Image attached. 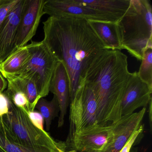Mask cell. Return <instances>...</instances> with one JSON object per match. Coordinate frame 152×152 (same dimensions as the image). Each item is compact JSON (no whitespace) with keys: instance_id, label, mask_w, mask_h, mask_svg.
I'll use <instances>...</instances> for the list:
<instances>
[{"instance_id":"24","label":"cell","mask_w":152,"mask_h":152,"mask_svg":"<svg viewBox=\"0 0 152 152\" xmlns=\"http://www.w3.org/2000/svg\"><path fill=\"white\" fill-rule=\"evenodd\" d=\"M9 99L4 93H0V117L7 114L9 111Z\"/></svg>"},{"instance_id":"18","label":"cell","mask_w":152,"mask_h":152,"mask_svg":"<svg viewBox=\"0 0 152 152\" xmlns=\"http://www.w3.org/2000/svg\"><path fill=\"white\" fill-rule=\"evenodd\" d=\"M35 109H37L43 116L46 124V130L49 131L52 121L58 116L60 112L56 97L54 95L50 101L41 98L38 101Z\"/></svg>"},{"instance_id":"21","label":"cell","mask_w":152,"mask_h":152,"mask_svg":"<svg viewBox=\"0 0 152 152\" xmlns=\"http://www.w3.org/2000/svg\"><path fill=\"white\" fill-rule=\"evenodd\" d=\"M20 0H0V28Z\"/></svg>"},{"instance_id":"22","label":"cell","mask_w":152,"mask_h":152,"mask_svg":"<svg viewBox=\"0 0 152 152\" xmlns=\"http://www.w3.org/2000/svg\"><path fill=\"white\" fill-rule=\"evenodd\" d=\"M144 130V126L141 124L139 128L135 131L124 146L120 152H130L132 147L136 143H137L139 139L141 138V136Z\"/></svg>"},{"instance_id":"27","label":"cell","mask_w":152,"mask_h":152,"mask_svg":"<svg viewBox=\"0 0 152 152\" xmlns=\"http://www.w3.org/2000/svg\"><path fill=\"white\" fill-rule=\"evenodd\" d=\"M0 152H7L4 149L2 148L0 146Z\"/></svg>"},{"instance_id":"7","label":"cell","mask_w":152,"mask_h":152,"mask_svg":"<svg viewBox=\"0 0 152 152\" xmlns=\"http://www.w3.org/2000/svg\"><path fill=\"white\" fill-rule=\"evenodd\" d=\"M146 107L131 114L123 115L110 124L107 140L97 152H120L133 132L141 125Z\"/></svg>"},{"instance_id":"19","label":"cell","mask_w":152,"mask_h":152,"mask_svg":"<svg viewBox=\"0 0 152 152\" xmlns=\"http://www.w3.org/2000/svg\"><path fill=\"white\" fill-rule=\"evenodd\" d=\"M17 76L19 78L24 91L27 96L29 103V112L34 111L35 106L41 98L39 96L36 83L32 79L29 77Z\"/></svg>"},{"instance_id":"26","label":"cell","mask_w":152,"mask_h":152,"mask_svg":"<svg viewBox=\"0 0 152 152\" xmlns=\"http://www.w3.org/2000/svg\"><path fill=\"white\" fill-rule=\"evenodd\" d=\"M130 152H138L137 150V148H133V149H131Z\"/></svg>"},{"instance_id":"25","label":"cell","mask_w":152,"mask_h":152,"mask_svg":"<svg viewBox=\"0 0 152 152\" xmlns=\"http://www.w3.org/2000/svg\"><path fill=\"white\" fill-rule=\"evenodd\" d=\"M149 107H148V118H149V124L151 130L152 129V100H150L149 104Z\"/></svg>"},{"instance_id":"23","label":"cell","mask_w":152,"mask_h":152,"mask_svg":"<svg viewBox=\"0 0 152 152\" xmlns=\"http://www.w3.org/2000/svg\"><path fill=\"white\" fill-rule=\"evenodd\" d=\"M33 124L42 131L44 129V120L41 114L38 111H31L27 113Z\"/></svg>"},{"instance_id":"3","label":"cell","mask_w":152,"mask_h":152,"mask_svg":"<svg viewBox=\"0 0 152 152\" xmlns=\"http://www.w3.org/2000/svg\"><path fill=\"white\" fill-rule=\"evenodd\" d=\"M123 49L141 61L143 54L152 50V7L148 0H130L125 15L116 23Z\"/></svg>"},{"instance_id":"4","label":"cell","mask_w":152,"mask_h":152,"mask_svg":"<svg viewBox=\"0 0 152 152\" xmlns=\"http://www.w3.org/2000/svg\"><path fill=\"white\" fill-rule=\"evenodd\" d=\"M9 103L8 113L1 118L17 142L28 147H46L68 152L65 142L56 141L47 132L34 126L24 110L16 106L10 99Z\"/></svg>"},{"instance_id":"10","label":"cell","mask_w":152,"mask_h":152,"mask_svg":"<svg viewBox=\"0 0 152 152\" xmlns=\"http://www.w3.org/2000/svg\"><path fill=\"white\" fill-rule=\"evenodd\" d=\"M152 89L142 81L137 72L131 73L121 103L122 115L133 113L138 108L146 107L152 100Z\"/></svg>"},{"instance_id":"1","label":"cell","mask_w":152,"mask_h":152,"mask_svg":"<svg viewBox=\"0 0 152 152\" xmlns=\"http://www.w3.org/2000/svg\"><path fill=\"white\" fill-rule=\"evenodd\" d=\"M43 24L42 41L67 72L71 101L91 65L108 50L87 20L50 16Z\"/></svg>"},{"instance_id":"16","label":"cell","mask_w":152,"mask_h":152,"mask_svg":"<svg viewBox=\"0 0 152 152\" xmlns=\"http://www.w3.org/2000/svg\"><path fill=\"white\" fill-rule=\"evenodd\" d=\"M27 45L17 48L0 64V72L5 75H16L27 64L30 58Z\"/></svg>"},{"instance_id":"15","label":"cell","mask_w":152,"mask_h":152,"mask_svg":"<svg viewBox=\"0 0 152 152\" xmlns=\"http://www.w3.org/2000/svg\"><path fill=\"white\" fill-rule=\"evenodd\" d=\"M88 21L107 49L121 51L123 49L118 37L116 23Z\"/></svg>"},{"instance_id":"8","label":"cell","mask_w":152,"mask_h":152,"mask_svg":"<svg viewBox=\"0 0 152 152\" xmlns=\"http://www.w3.org/2000/svg\"><path fill=\"white\" fill-rule=\"evenodd\" d=\"M43 11L45 15L47 14L50 16L116 23L111 17L83 6L76 2V0H46Z\"/></svg>"},{"instance_id":"5","label":"cell","mask_w":152,"mask_h":152,"mask_svg":"<svg viewBox=\"0 0 152 152\" xmlns=\"http://www.w3.org/2000/svg\"><path fill=\"white\" fill-rule=\"evenodd\" d=\"M31 56L24 67L16 75L29 77L36 83L39 96H47L57 63L58 62L45 42L32 41L27 45Z\"/></svg>"},{"instance_id":"13","label":"cell","mask_w":152,"mask_h":152,"mask_svg":"<svg viewBox=\"0 0 152 152\" xmlns=\"http://www.w3.org/2000/svg\"><path fill=\"white\" fill-rule=\"evenodd\" d=\"M56 97L59 104L60 113L58 127H61L64 123V118L70 100L69 80L64 65L58 62L55 68L50 86V92Z\"/></svg>"},{"instance_id":"20","label":"cell","mask_w":152,"mask_h":152,"mask_svg":"<svg viewBox=\"0 0 152 152\" xmlns=\"http://www.w3.org/2000/svg\"><path fill=\"white\" fill-rule=\"evenodd\" d=\"M141 61L138 75L152 89V50L148 49L144 52Z\"/></svg>"},{"instance_id":"14","label":"cell","mask_w":152,"mask_h":152,"mask_svg":"<svg viewBox=\"0 0 152 152\" xmlns=\"http://www.w3.org/2000/svg\"><path fill=\"white\" fill-rule=\"evenodd\" d=\"M79 4L113 18L116 23L128 10L130 0H76Z\"/></svg>"},{"instance_id":"17","label":"cell","mask_w":152,"mask_h":152,"mask_svg":"<svg viewBox=\"0 0 152 152\" xmlns=\"http://www.w3.org/2000/svg\"><path fill=\"white\" fill-rule=\"evenodd\" d=\"M0 146L7 152H55L48 148L28 147L17 142L0 117Z\"/></svg>"},{"instance_id":"2","label":"cell","mask_w":152,"mask_h":152,"mask_svg":"<svg viewBox=\"0 0 152 152\" xmlns=\"http://www.w3.org/2000/svg\"><path fill=\"white\" fill-rule=\"evenodd\" d=\"M130 74L128 57L119 50H106L89 67L84 80L95 95L99 124L107 125L122 116V101Z\"/></svg>"},{"instance_id":"12","label":"cell","mask_w":152,"mask_h":152,"mask_svg":"<svg viewBox=\"0 0 152 152\" xmlns=\"http://www.w3.org/2000/svg\"><path fill=\"white\" fill-rule=\"evenodd\" d=\"M25 0H20L17 6L7 17L0 28V61H4L16 49V39Z\"/></svg>"},{"instance_id":"9","label":"cell","mask_w":152,"mask_h":152,"mask_svg":"<svg viewBox=\"0 0 152 152\" xmlns=\"http://www.w3.org/2000/svg\"><path fill=\"white\" fill-rule=\"evenodd\" d=\"M46 1L25 0L16 39V48L27 45L36 34L42 17L45 15Z\"/></svg>"},{"instance_id":"28","label":"cell","mask_w":152,"mask_h":152,"mask_svg":"<svg viewBox=\"0 0 152 152\" xmlns=\"http://www.w3.org/2000/svg\"><path fill=\"white\" fill-rule=\"evenodd\" d=\"M0 64H1V61H0Z\"/></svg>"},{"instance_id":"29","label":"cell","mask_w":152,"mask_h":152,"mask_svg":"<svg viewBox=\"0 0 152 152\" xmlns=\"http://www.w3.org/2000/svg\"></svg>"},{"instance_id":"6","label":"cell","mask_w":152,"mask_h":152,"mask_svg":"<svg viewBox=\"0 0 152 152\" xmlns=\"http://www.w3.org/2000/svg\"><path fill=\"white\" fill-rule=\"evenodd\" d=\"M70 102L69 131L65 142L67 148L75 134L99 124L96 98L92 90L88 85L85 83L78 89Z\"/></svg>"},{"instance_id":"11","label":"cell","mask_w":152,"mask_h":152,"mask_svg":"<svg viewBox=\"0 0 152 152\" xmlns=\"http://www.w3.org/2000/svg\"><path fill=\"white\" fill-rule=\"evenodd\" d=\"M110 124H99L95 127L74 134L68 145L76 152H97L103 147L107 140Z\"/></svg>"}]
</instances>
